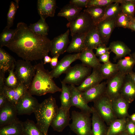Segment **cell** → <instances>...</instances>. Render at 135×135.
I'll return each mask as SVG.
<instances>
[{"mask_svg": "<svg viewBox=\"0 0 135 135\" xmlns=\"http://www.w3.org/2000/svg\"><path fill=\"white\" fill-rule=\"evenodd\" d=\"M113 110L117 118L129 117L128 110L129 104L120 94L111 100Z\"/></svg>", "mask_w": 135, "mask_h": 135, "instance_id": "18", "label": "cell"}, {"mask_svg": "<svg viewBox=\"0 0 135 135\" xmlns=\"http://www.w3.org/2000/svg\"><path fill=\"white\" fill-rule=\"evenodd\" d=\"M22 124L23 135H44L32 120L27 119L22 122Z\"/></svg>", "mask_w": 135, "mask_h": 135, "instance_id": "36", "label": "cell"}, {"mask_svg": "<svg viewBox=\"0 0 135 135\" xmlns=\"http://www.w3.org/2000/svg\"><path fill=\"white\" fill-rule=\"evenodd\" d=\"M98 69L104 79H108L119 72L116 64L110 61L106 64H101Z\"/></svg>", "mask_w": 135, "mask_h": 135, "instance_id": "33", "label": "cell"}, {"mask_svg": "<svg viewBox=\"0 0 135 135\" xmlns=\"http://www.w3.org/2000/svg\"><path fill=\"white\" fill-rule=\"evenodd\" d=\"M28 28L33 32L39 35L46 36L48 34L49 26L45 20L41 18L37 22L30 24Z\"/></svg>", "mask_w": 135, "mask_h": 135, "instance_id": "34", "label": "cell"}, {"mask_svg": "<svg viewBox=\"0 0 135 135\" xmlns=\"http://www.w3.org/2000/svg\"><path fill=\"white\" fill-rule=\"evenodd\" d=\"M8 101L3 92H0V108H2Z\"/></svg>", "mask_w": 135, "mask_h": 135, "instance_id": "51", "label": "cell"}, {"mask_svg": "<svg viewBox=\"0 0 135 135\" xmlns=\"http://www.w3.org/2000/svg\"><path fill=\"white\" fill-rule=\"evenodd\" d=\"M86 33L77 34L72 36V39L65 52L80 53L85 50L84 44Z\"/></svg>", "mask_w": 135, "mask_h": 135, "instance_id": "24", "label": "cell"}, {"mask_svg": "<svg viewBox=\"0 0 135 135\" xmlns=\"http://www.w3.org/2000/svg\"><path fill=\"white\" fill-rule=\"evenodd\" d=\"M108 47L110 52L115 54L114 58L115 60L124 58L127 55H130L131 52V50L124 43L119 41L111 42Z\"/></svg>", "mask_w": 135, "mask_h": 135, "instance_id": "26", "label": "cell"}, {"mask_svg": "<svg viewBox=\"0 0 135 135\" xmlns=\"http://www.w3.org/2000/svg\"><path fill=\"white\" fill-rule=\"evenodd\" d=\"M120 95L130 104L135 99V84L128 74L125 76Z\"/></svg>", "mask_w": 135, "mask_h": 135, "instance_id": "23", "label": "cell"}, {"mask_svg": "<svg viewBox=\"0 0 135 135\" xmlns=\"http://www.w3.org/2000/svg\"><path fill=\"white\" fill-rule=\"evenodd\" d=\"M92 108V129L91 135H106L108 128L105 122L94 107Z\"/></svg>", "mask_w": 135, "mask_h": 135, "instance_id": "22", "label": "cell"}, {"mask_svg": "<svg viewBox=\"0 0 135 135\" xmlns=\"http://www.w3.org/2000/svg\"><path fill=\"white\" fill-rule=\"evenodd\" d=\"M110 52L109 51L99 56L98 59L100 62H102L103 64H106L110 62L109 58Z\"/></svg>", "mask_w": 135, "mask_h": 135, "instance_id": "50", "label": "cell"}, {"mask_svg": "<svg viewBox=\"0 0 135 135\" xmlns=\"http://www.w3.org/2000/svg\"><path fill=\"white\" fill-rule=\"evenodd\" d=\"M95 26L88 14L83 11L77 18L66 24L72 36L77 34L86 33Z\"/></svg>", "mask_w": 135, "mask_h": 135, "instance_id": "8", "label": "cell"}, {"mask_svg": "<svg viewBox=\"0 0 135 135\" xmlns=\"http://www.w3.org/2000/svg\"><path fill=\"white\" fill-rule=\"evenodd\" d=\"M56 8L55 0H38L37 8L40 18L45 20L48 17L54 16Z\"/></svg>", "mask_w": 135, "mask_h": 135, "instance_id": "17", "label": "cell"}, {"mask_svg": "<svg viewBox=\"0 0 135 135\" xmlns=\"http://www.w3.org/2000/svg\"><path fill=\"white\" fill-rule=\"evenodd\" d=\"M15 58L4 50L0 48V70L6 72L8 71L15 65Z\"/></svg>", "mask_w": 135, "mask_h": 135, "instance_id": "29", "label": "cell"}, {"mask_svg": "<svg viewBox=\"0 0 135 135\" xmlns=\"http://www.w3.org/2000/svg\"><path fill=\"white\" fill-rule=\"evenodd\" d=\"M55 98L51 96L39 104L34 112L36 124L44 135H48V128L58 112Z\"/></svg>", "mask_w": 135, "mask_h": 135, "instance_id": "3", "label": "cell"}, {"mask_svg": "<svg viewBox=\"0 0 135 135\" xmlns=\"http://www.w3.org/2000/svg\"><path fill=\"white\" fill-rule=\"evenodd\" d=\"M120 0H89L87 8L92 6L106 7L114 2L120 3Z\"/></svg>", "mask_w": 135, "mask_h": 135, "instance_id": "43", "label": "cell"}, {"mask_svg": "<svg viewBox=\"0 0 135 135\" xmlns=\"http://www.w3.org/2000/svg\"><path fill=\"white\" fill-rule=\"evenodd\" d=\"M69 86L71 92V106L80 109L82 112L90 114L92 113V108L88 105L83 98L81 92L78 90L75 85L70 84Z\"/></svg>", "mask_w": 135, "mask_h": 135, "instance_id": "16", "label": "cell"}, {"mask_svg": "<svg viewBox=\"0 0 135 135\" xmlns=\"http://www.w3.org/2000/svg\"><path fill=\"white\" fill-rule=\"evenodd\" d=\"M103 44H104L98 28L95 26L86 33L84 42L85 50L96 49Z\"/></svg>", "mask_w": 135, "mask_h": 135, "instance_id": "20", "label": "cell"}, {"mask_svg": "<svg viewBox=\"0 0 135 135\" xmlns=\"http://www.w3.org/2000/svg\"><path fill=\"white\" fill-rule=\"evenodd\" d=\"M15 105L9 101L0 108V126L2 127L19 120Z\"/></svg>", "mask_w": 135, "mask_h": 135, "instance_id": "12", "label": "cell"}, {"mask_svg": "<svg viewBox=\"0 0 135 135\" xmlns=\"http://www.w3.org/2000/svg\"><path fill=\"white\" fill-rule=\"evenodd\" d=\"M127 118H117L112 122L108 126L106 135H118L125 131Z\"/></svg>", "mask_w": 135, "mask_h": 135, "instance_id": "30", "label": "cell"}, {"mask_svg": "<svg viewBox=\"0 0 135 135\" xmlns=\"http://www.w3.org/2000/svg\"><path fill=\"white\" fill-rule=\"evenodd\" d=\"M118 72L126 75L132 72L135 64V60L130 56H125L119 60L116 64Z\"/></svg>", "mask_w": 135, "mask_h": 135, "instance_id": "32", "label": "cell"}, {"mask_svg": "<svg viewBox=\"0 0 135 135\" xmlns=\"http://www.w3.org/2000/svg\"><path fill=\"white\" fill-rule=\"evenodd\" d=\"M126 75L118 72L115 75L107 80L106 94L111 100L120 94Z\"/></svg>", "mask_w": 135, "mask_h": 135, "instance_id": "10", "label": "cell"}, {"mask_svg": "<svg viewBox=\"0 0 135 135\" xmlns=\"http://www.w3.org/2000/svg\"><path fill=\"white\" fill-rule=\"evenodd\" d=\"M15 89L14 104L15 105L18 101L24 94L28 89L23 84H20Z\"/></svg>", "mask_w": 135, "mask_h": 135, "instance_id": "44", "label": "cell"}, {"mask_svg": "<svg viewBox=\"0 0 135 135\" xmlns=\"http://www.w3.org/2000/svg\"><path fill=\"white\" fill-rule=\"evenodd\" d=\"M106 7L92 6L88 7L84 11L90 16L95 26L101 22L104 14Z\"/></svg>", "mask_w": 135, "mask_h": 135, "instance_id": "31", "label": "cell"}, {"mask_svg": "<svg viewBox=\"0 0 135 135\" xmlns=\"http://www.w3.org/2000/svg\"><path fill=\"white\" fill-rule=\"evenodd\" d=\"M91 68L82 63L70 66L66 72L64 78L61 82L66 84L79 86L90 74Z\"/></svg>", "mask_w": 135, "mask_h": 135, "instance_id": "6", "label": "cell"}, {"mask_svg": "<svg viewBox=\"0 0 135 135\" xmlns=\"http://www.w3.org/2000/svg\"><path fill=\"white\" fill-rule=\"evenodd\" d=\"M89 0H71L70 3L77 7L82 8H87V6Z\"/></svg>", "mask_w": 135, "mask_h": 135, "instance_id": "48", "label": "cell"}, {"mask_svg": "<svg viewBox=\"0 0 135 135\" xmlns=\"http://www.w3.org/2000/svg\"><path fill=\"white\" fill-rule=\"evenodd\" d=\"M15 89L9 88L5 85L3 90V92L8 100L14 105V97Z\"/></svg>", "mask_w": 135, "mask_h": 135, "instance_id": "45", "label": "cell"}, {"mask_svg": "<svg viewBox=\"0 0 135 135\" xmlns=\"http://www.w3.org/2000/svg\"><path fill=\"white\" fill-rule=\"evenodd\" d=\"M15 74L20 84L25 86L28 89L35 74V65L33 66L30 61L18 60L15 64Z\"/></svg>", "mask_w": 135, "mask_h": 135, "instance_id": "5", "label": "cell"}, {"mask_svg": "<svg viewBox=\"0 0 135 135\" xmlns=\"http://www.w3.org/2000/svg\"><path fill=\"white\" fill-rule=\"evenodd\" d=\"M19 0H15V2H11L10 4L7 16V26L10 28L14 24L15 15L19 7Z\"/></svg>", "mask_w": 135, "mask_h": 135, "instance_id": "40", "label": "cell"}, {"mask_svg": "<svg viewBox=\"0 0 135 135\" xmlns=\"http://www.w3.org/2000/svg\"><path fill=\"white\" fill-rule=\"evenodd\" d=\"M130 18L121 12L117 16L115 20V26L128 28Z\"/></svg>", "mask_w": 135, "mask_h": 135, "instance_id": "42", "label": "cell"}, {"mask_svg": "<svg viewBox=\"0 0 135 135\" xmlns=\"http://www.w3.org/2000/svg\"><path fill=\"white\" fill-rule=\"evenodd\" d=\"M80 53L66 55L58 61L56 66L50 72L51 77L58 78L61 75L65 73L70 66V64L77 60H79Z\"/></svg>", "mask_w": 135, "mask_h": 135, "instance_id": "11", "label": "cell"}, {"mask_svg": "<svg viewBox=\"0 0 135 135\" xmlns=\"http://www.w3.org/2000/svg\"></svg>", "mask_w": 135, "mask_h": 135, "instance_id": "59", "label": "cell"}, {"mask_svg": "<svg viewBox=\"0 0 135 135\" xmlns=\"http://www.w3.org/2000/svg\"><path fill=\"white\" fill-rule=\"evenodd\" d=\"M119 4L118 2H114L106 6L101 21L107 18L116 17L121 12Z\"/></svg>", "mask_w": 135, "mask_h": 135, "instance_id": "39", "label": "cell"}, {"mask_svg": "<svg viewBox=\"0 0 135 135\" xmlns=\"http://www.w3.org/2000/svg\"><path fill=\"white\" fill-rule=\"evenodd\" d=\"M79 60L84 65L93 69H98L101 64L93 50H85L80 53Z\"/></svg>", "mask_w": 135, "mask_h": 135, "instance_id": "25", "label": "cell"}, {"mask_svg": "<svg viewBox=\"0 0 135 135\" xmlns=\"http://www.w3.org/2000/svg\"><path fill=\"white\" fill-rule=\"evenodd\" d=\"M94 103L93 107L108 126L117 118L113 110L112 100L106 94Z\"/></svg>", "mask_w": 135, "mask_h": 135, "instance_id": "7", "label": "cell"}, {"mask_svg": "<svg viewBox=\"0 0 135 135\" xmlns=\"http://www.w3.org/2000/svg\"><path fill=\"white\" fill-rule=\"evenodd\" d=\"M116 17L106 18L100 22L96 26L102 40L106 45L115 26Z\"/></svg>", "mask_w": 135, "mask_h": 135, "instance_id": "15", "label": "cell"}, {"mask_svg": "<svg viewBox=\"0 0 135 135\" xmlns=\"http://www.w3.org/2000/svg\"><path fill=\"white\" fill-rule=\"evenodd\" d=\"M128 28L135 31V17L132 18L130 20Z\"/></svg>", "mask_w": 135, "mask_h": 135, "instance_id": "53", "label": "cell"}, {"mask_svg": "<svg viewBox=\"0 0 135 135\" xmlns=\"http://www.w3.org/2000/svg\"><path fill=\"white\" fill-rule=\"evenodd\" d=\"M6 72L4 70H0V92L3 91L4 87L5 85Z\"/></svg>", "mask_w": 135, "mask_h": 135, "instance_id": "49", "label": "cell"}, {"mask_svg": "<svg viewBox=\"0 0 135 135\" xmlns=\"http://www.w3.org/2000/svg\"><path fill=\"white\" fill-rule=\"evenodd\" d=\"M125 131L130 135H135V123L129 117L127 118Z\"/></svg>", "mask_w": 135, "mask_h": 135, "instance_id": "46", "label": "cell"}, {"mask_svg": "<svg viewBox=\"0 0 135 135\" xmlns=\"http://www.w3.org/2000/svg\"><path fill=\"white\" fill-rule=\"evenodd\" d=\"M128 74L135 84V72L132 71Z\"/></svg>", "mask_w": 135, "mask_h": 135, "instance_id": "55", "label": "cell"}, {"mask_svg": "<svg viewBox=\"0 0 135 135\" xmlns=\"http://www.w3.org/2000/svg\"><path fill=\"white\" fill-rule=\"evenodd\" d=\"M15 67V65L8 71V76L6 78L5 82L6 86L13 89H16L20 84L14 73V69Z\"/></svg>", "mask_w": 135, "mask_h": 135, "instance_id": "41", "label": "cell"}, {"mask_svg": "<svg viewBox=\"0 0 135 135\" xmlns=\"http://www.w3.org/2000/svg\"><path fill=\"white\" fill-rule=\"evenodd\" d=\"M60 56V55L59 54H56L52 58L50 64V66L52 69L54 68L57 66L58 62V59Z\"/></svg>", "mask_w": 135, "mask_h": 135, "instance_id": "52", "label": "cell"}, {"mask_svg": "<svg viewBox=\"0 0 135 135\" xmlns=\"http://www.w3.org/2000/svg\"><path fill=\"white\" fill-rule=\"evenodd\" d=\"M62 91L60 98L61 101V107L70 110L71 107V92L69 86L61 82Z\"/></svg>", "mask_w": 135, "mask_h": 135, "instance_id": "35", "label": "cell"}, {"mask_svg": "<svg viewBox=\"0 0 135 135\" xmlns=\"http://www.w3.org/2000/svg\"><path fill=\"white\" fill-rule=\"evenodd\" d=\"M69 110L60 107L58 108L57 113L50 125L54 130L62 132L66 126H69Z\"/></svg>", "mask_w": 135, "mask_h": 135, "instance_id": "14", "label": "cell"}, {"mask_svg": "<svg viewBox=\"0 0 135 135\" xmlns=\"http://www.w3.org/2000/svg\"><path fill=\"white\" fill-rule=\"evenodd\" d=\"M90 114L81 111H72V122L69 125L71 130L77 135H91L92 126Z\"/></svg>", "mask_w": 135, "mask_h": 135, "instance_id": "4", "label": "cell"}, {"mask_svg": "<svg viewBox=\"0 0 135 135\" xmlns=\"http://www.w3.org/2000/svg\"><path fill=\"white\" fill-rule=\"evenodd\" d=\"M95 55L96 56H100L102 55L109 52V47H107L104 44L99 46L96 49Z\"/></svg>", "mask_w": 135, "mask_h": 135, "instance_id": "47", "label": "cell"}, {"mask_svg": "<svg viewBox=\"0 0 135 135\" xmlns=\"http://www.w3.org/2000/svg\"><path fill=\"white\" fill-rule=\"evenodd\" d=\"M70 32L68 29L65 32L55 37L51 40L50 52L52 56L60 55L66 52L69 43L68 36Z\"/></svg>", "mask_w": 135, "mask_h": 135, "instance_id": "13", "label": "cell"}, {"mask_svg": "<svg viewBox=\"0 0 135 135\" xmlns=\"http://www.w3.org/2000/svg\"><path fill=\"white\" fill-rule=\"evenodd\" d=\"M22 122L19 120L0 127V135H23Z\"/></svg>", "mask_w": 135, "mask_h": 135, "instance_id": "28", "label": "cell"}, {"mask_svg": "<svg viewBox=\"0 0 135 135\" xmlns=\"http://www.w3.org/2000/svg\"><path fill=\"white\" fill-rule=\"evenodd\" d=\"M130 56L134 60H135V52L132 53V54H130Z\"/></svg>", "mask_w": 135, "mask_h": 135, "instance_id": "58", "label": "cell"}, {"mask_svg": "<svg viewBox=\"0 0 135 135\" xmlns=\"http://www.w3.org/2000/svg\"><path fill=\"white\" fill-rule=\"evenodd\" d=\"M121 12L132 18L134 17L135 0H120Z\"/></svg>", "mask_w": 135, "mask_h": 135, "instance_id": "37", "label": "cell"}, {"mask_svg": "<svg viewBox=\"0 0 135 135\" xmlns=\"http://www.w3.org/2000/svg\"><path fill=\"white\" fill-rule=\"evenodd\" d=\"M52 58L48 55L45 56L43 58L44 64H45L48 63H50L51 61Z\"/></svg>", "mask_w": 135, "mask_h": 135, "instance_id": "54", "label": "cell"}, {"mask_svg": "<svg viewBox=\"0 0 135 135\" xmlns=\"http://www.w3.org/2000/svg\"><path fill=\"white\" fill-rule=\"evenodd\" d=\"M106 82H102L84 92H81L82 96L87 104L94 102L106 94Z\"/></svg>", "mask_w": 135, "mask_h": 135, "instance_id": "19", "label": "cell"}, {"mask_svg": "<svg viewBox=\"0 0 135 135\" xmlns=\"http://www.w3.org/2000/svg\"><path fill=\"white\" fill-rule=\"evenodd\" d=\"M15 35L6 46L24 60H42L50 52L51 40L47 36L36 34L25 23L17 24Z\"/></svg>", "mask_w": 135, "mask_h": 135, "instance_id": "1", "label": "cell"}, {"mask_svg": "<svg viewBox=\"0 0 135 135\" xmlns=\"http://www.w3.org/2000/svg\"><path fill=\"white\" fill-rule=\"evenodd\" d=\"M82 8L69 3L64 6L61 9L57 16L64 17L66 19L68 22H70L77 18Z\"/></svg>", "mask_w": 135, "mask_h": 135, "instance_id": "27", "label": "cell"}, {"mask_svg": "<svg viewBox=\"0 0 135 135\" xmlns=\"http://www.w3.org/2000/svg\"><path fill=\"white\" fill-rule=\"evenodd\" d=\"M16 28L11 29L6 26L0 35V48L6 46L14 37Z\"/></svg>", "mask_w": 135, "mask_h": 135, "instance_id": "38", "label": "cell"}, {"mask_svg": "<svg viewBox=\"0 0 135 135\" xmlns=\"http://www.w3.org/2000/svg\"><path fill=\"white\" fill-rule=\"evenodd\" d=\"M129 118L132 121L135 123V113L130 116Z\"/></svg>", "mask_w": 135, "mask_h": 135, "instance_id": "56", "label": "cell"}, {"mask_svg": "<svg viewBox=\"0 0 135 135\" xmlns=\"http://www.w3.org/2000/svg\"><path fill=\"white\" fill-rule=\"evenodd\" d=\"M103 80L98 69H93L92 73L76 88L80 92H84L98 85Z\"/></svg>", "mask_w": 135, "mask_h": 135, "instance_id": "21", "label": "cell"}, {"mask_svg": "<svg viewBox=\"0 0 135 135\" xmlns=\"http://www.w3.org/2000/svg\"><path fill=\"white\" fill-rule=\"evenodd\" d=\"M43 62L35 65L36 72L28 91L32 95L40 96L48 93L61 92L51 77L50 72L46 69Z\"/></svg>", "mask_w": 135, "mask_h": 135, "instance_id": "2", "label": "cell"}, {"mask_svg": "<svg viewBox=\"0 0 135 135\" xmlns=\"http://www.w3.org/2000/svg\"><path fill=\"white\" fill-rule=\"evenodd\" d=\"M32 96L28 90L17 102L15 106L18 115H30L34 112L39 103Z\"/></svg>", "mask_w": 135, "mask_h": 135, "instance_id": "9", "label": "cell"}, {"mask_svg": "<svg viewBox=\"0 0 135 135\" xmlns=\"http://www.w3.org/2000/svg\"><path fill=\"white\" fill-rule=\"evenodd\" d=\"M118 135H130L128 134L125 131L120 133Z\"/></svg>", "mask_w": 135, "mask_h": 135, "instance_id": "57", "label": "cell"}]
</instances>
